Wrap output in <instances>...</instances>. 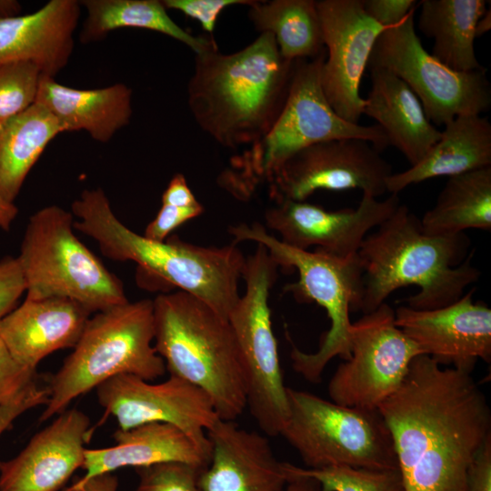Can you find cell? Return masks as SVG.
Segmentation results:
<instances>
[{
  "mask_svg": "<svg viewBox=\"0 0 491 491\" xmlns=\"http://www.w3.org/2000/svg\"><path fill=\"white\" fill-rule=\"evenodd\" d=\"M377 409L406 491H466L467 468L491 437V409L471 373L418 355Z\"/></svg>",
  "mask_w": 491,
  "mask_h": 491,
  "instance_id": "1",
  "label": "cell"
},
{
  "mask_svg": "<svg viewBox=\"0 0 491 491\" xmlns=\"http://www.w3.org/2000/svg\"><path fill=\"white\" fill-rule=\"evenodd\" d=\"M295 64L282 57L270 33L233 54L220 53L217 45L196 54L187 85L195 123L223 146L255 144L281 114Z\"/></svg>",
  "mask_w": 491,
  "mask_h": 491,
  "instance_id": "2",
  "label": "cell"
},
{
  "mask_svg": "<svg viewBox=\"0 0 491 491\" xmlns=\"http://www.w3.org/2000/svg\"><path fill=\"white\" fill-rule=\"evenodd\" d=\"M369 233L357 252L363 268L360 311L376 310L396 290L416 286L406 299L416 310H434L457 301L481 272L472 265L474 250L465 233L426 234L420 219L400 204Z\"/></svg>",
  "mask_w": 491,
  "mask_h": 491,
  "instance_id": "3",
  "label": "cell"
},
{
  "mask_svg": "<svg viewBox=\"0 0 491 491\" xmlns=\"http://www.w3.org/2000/svg\"><path fill=\"white\" fill-rule=\"evenodd\" d=\"M75 229L92 237L102 254L115 261H133L149 287H177L205 303L228 320L236 304L246 258L235 243L205 247L177 236L163 242L126 227L113 212L101 188L85 189L72 204Z\"/></svg>",
  "mask_w": 491,
  "mask_h": 491,
  "instance_id": "4",
  "label": "cell"
},
{
  "mask_svg": "<svg viewBox=\"0 0 491 491\" xmlns=\"http://www.w3.org/2000/svg\"><path fill=\"white\" fill-rule=\"evenodd\" d=\"M154 347L171 376L202 389L220 419L235 421L246 408L244 376L227 319L183 291L153 300Z\"/></svg>",
  "mask_w": 491,
  "mask_h": 491,
  "instance_id": "5",
  "label": "cell"
},
{
  "mask_svg": "<svg viewBox=\"0 0 491 491\" xmlns=\"http://www.w3.org/2000/svg\"><path fill=\"white\" fill-rule=\"evenodd\" d=\"M325 58L326 49L315 58L296 61L289 94L278 118L263 138L234 156L219 175L218 184L235 197L249 198L293 155L316 143L359 138L371 142L380 152L388 146L377 125L350 123L332 108L321 84Z\"/></svg>",
  "mask_w": 491,
  "mask_h": 491,
  "instance_id": "6",
  "label": "cell"
},
{
  "mask_svg": "<svg viewBox=\"0 0 491 491\" xmlns=\"http://www.w3.org/2000/svg\"><path fill=\"white\" fill-rule=\"evenodd\" d=\"M154 335L153 300L127 301L90 317L73 352L49 380L39 421L62 413L75 398L114 376L153 381L164 376L166 368L154 347Z\"/></svg>",
  "mask_w": 491,
  "mask_h": 491,
  "instance_id": "7",
  "label": "cell"
},
{
  "mask_svg": "<svg viewBox=\"0 0 491 491\" xmlns=\"http://www.w3.org/2000/svg\"><path fill=\"white\" fill-rule=\"evenodd\" d=\"M234 243L253 241L266 247L278 266L295 268L299 279L284 288L299 302H316L330 320L319 347L313 353L297 348L292 342L290 358L294 370L306 380L317 384L327 364L339 356H350L351 326L349 315L360 311L363 296V268L357 253L339 257L321 249L314 252L292 247L269 235L257 223L229 227Z\"/></svg>",
  "mask_w": 491,
  "mask_h": 491,
  "instance_id": "8",
  "label": "cell"
},
{
  "mask_svg": "<svg viewBox=\"0 0 491 491\" xmlns=\"http://www.w3.org/2000/svg\"><path fill=\"white\" fill-rule=\"evenodd\" d=\"M73 214L45 206L29 218L16 257L27 299L64 297L89 312L128 301L121 281L74 233Z\"/></svg>",
  "mask_w": 491,
  "mask_h": 491,
  "instance_id": "9",
  "label": "cell"
},
{
  "mask_svg": "<svg viewBox=\"0 0 491 491\" xmlns=\"http://www.w3.org/2000/svg\"><path fill=\"white\" fill-rule=\"evenodd\" d=\"M289 415L279 436L305 467L398 469L393 440L378 409L347 407L287 387Z\"/></svg>",
  "mask_w": 491,
  "mask_h": 491,
  "instance_id": "10",
  "label": "cell"
},
{
  "mask_svg": "<svg viewBox=\"0 0 491 491\" xmlns=\"http://www.w3.org/2000/svg\"><path fill=\"white\" fill-rule=\"evenodd\" d=\"M277 268L266 247L257 244L245 260L246 291L228 316L240 355L246 407L268 436H279L289 415L287 386L268 305Z\"/></svg>",
  "mask_w": 491,
  "mask_h": 491,
  "instance_id": "11",
  "label": "cell"
},
{
  "mask_svg": "<svg viewBox=\"0 0 491 491\" xmlns=\"http://www.w3.org/2000/svg\"><path fill=\"white\" fill-rule=\"evenodd\" d=\"M414 11L379 35L367 68H383L403 80L434 125L486 112L491 106L486 69L457 72L427 53L415 30Z\"/></svg>",
  "mask_w": 491,
  "mask_h": 491,
  "instance_id": "12",
  "label": "cell"
},
{
  "mask_svg": "<svg viewBox=\"0 0 491 491\" xmlns=\"http://www.w3.org/2000/svg\"><path fill=\"white\" fill-rule=\"evenodd\" d=\"M424 355L395 322L386 303L351 326L350 356L327 386L330 400L347 407L377 409L403 382L412 360Z\"/></svg>",
  "mask_w": 491,
  "mask_h": 491,
  "instance_id": "13",
  "label": "cell"
},
{
  "mask_svg": "<svg viewBox=\"0 0 491 491\" xmlns=\"http://www.w3.org/2000/svg\"><path fill=\"white\" fill-rule=\"evenodd\" d=\"M369 141L341 138L303 148L286 160L269 182L275 201H305L317 190L360 189L378 198L387 193L392 165Z\"/></svg>",
  "mask_w": 491,
  "mask_h": 491,
  "instance_id": "14",
  "label": "cell"
},
{
  "mask_svg": "<svg viewBox=\"0 0 491 491\" xmlns=\"http://www.w3.org/2000/svg\"><path fill=\"white\" fill-rule=\"evenodd\" d=\"M95 389L105 410L104 419L113 416L122 430L165 423L210 446L206 431L220 419L211 398L202 389L175 376L153 384L135 376L119 375Z\"/></svg>",
  "mask_w": 491,
  "mask_h": 491,
  "instance_id": "15",
  "label": "cell"
},
{
  "mask_svg": "<svg viewBox=\"0 0 491 491\" xmlns=\"http://www.w3.org/2000/svg\"><path fill=\"white\" fill-rule=\"evenodd\" d=\"M316 9L326 49L323 91L339 116L358 124L364 105L361 80L374 45L386 28L368 16L361 0H319Z\"/></svg>",
  "mask_w": 491,
  "mask_h": 491,
  "instance_id": "16",
  "label": "cell"
},
{
  "mask_svg": "<svg viewBox=\"0 0 491 491\" xmlns=\"http://www.w3.org/2000/svg\"><path fill=\"white\" fill-rule=\"evenodd\" d=\"M400 204L397 194L383 200L363 194L356 208L333 212L306 201L284 199L266 211L265 221L287 246L302 250L315 246L331 255L348 257L358 252L370 231Z\"/></svg>",
  "mask_w": 491,
  "mask_h": 491,
  "instance_id": "17",
  "label": "cell"
},
{
  "mask_svg": "<svg viewBox=\"0 0 491 491\" xmlns=\"http://www.w3.org/2000/svg\"><path fill=\"white\" fill-rule=\"evenodd\" d=\"M474 293L434 310L401 306L395 310L396 325L439 365L471 373L478 359L491 360V309L475 303Z\"/></svg>",
  "mask_w": 491,
  "mask_h": 491,
  "instance_id": "18",
  "label": "cell"
},
{
  "mask_svg": "<svg viewBox=\"0 0 491 491\" xmlns=\"http://www.w3.org/2000/svg\"><path fill=\"white\" fill-rule=\"evenodd\" d=\"M90 419L71 408L35 434L13 459L0 466V491H59L82 468Z\"/></svg>",
  "mask_w": 491,
  "mask_h": 491,
  "instance_id": "19",
  "label": "cell"
},
{
  "mask_svg": "<svg viewBox=\"0 0 491 491\" xmlns=\"http://www.w3.org/2000/svg\"><path fill=\"white\" fill-rule=\"evenodd\" d=\"M206 435L211 454L198 476L203 491H279L286 484L285 462L276 458L266 436L224 419Z\"/></svg>",
  "mask_w": 491,
  "mask_h": 491,
  "instance_id": "20",
  "label": "cell"
},
{
  "mask_svg": "<svg viewBox=\"0 0 491 491\" xmlns=\"http://www.w3.org/2000/svg\"><path fill=\"white\" fill-rule=\"evenodd\" d=\"M80 14L76 0H51L31 14L0 15V65L31 62L55 77L69 62Z\"/></svg>",
  "mask_w": 491,
  "mask_h": 491,
  "instance_id": "21",
  "label": "cell"
},
{
  "mask_svg": "<svg viewBox=\"0 0 491 491\" xmlns=\"http://www.w3.org/2000/svg\"><path fill=\"white\" fill-rule=\"evenodd\" d=\"M91 314L68 298H25L0 321V339L18 363L35 369L51 353L74 348Z\"/></svg>",
  "mask_w": 491,
  "mask_h": 491,
  "instance_id": "22",
  "label": "cell"
},
{
  "mask_svg": "<svg viewBox=\"0 0 491 491\" xmlns=\"http://www.w3.org/2000/svg\"><path fill=\"white\" fill-rule=\"evenodd\" d=\"M113 446L85 449L81 479L113 473L132 466L145 467L162 463H183L199 469L210 459L211 445L205 446L175 426L147 423L113 434Z\"/></svg>",
  "mask_w": 491,
  "mask_h": 491,
  "instance_id": "23",
  "label": "cell"
},
{
  "mask_svg": "<svg viewBox=\"0 0 491 491\" xmlns=\"http://www.w3.org/2000/svg\"><path fill=\"white\" fill-rule=\"evenodd\" d=\"M369 69L371 87L364 98L363 114L376 120L388 145L403 154L410 165L417 164L440 138L409 86L383 68Z\"/></svg>",
  "mask_w": 491,
  "mask_h": 491,
  "instance_id": "24",
  "label": "cell"
},
{
  "mask_svg": "<svg viewBox=\"0 0 491 491\" xmlns=\"http://www.w3.org/2000/svg\"><path fill=\"white\" fill-rule=\"evenodd\" d=\"M131 102L132 90L121 83L97 89H77L44 75L35 99L56 118L65 132L84 130L101 143L108 142L128 125Z\"/></svg>",
  "mask_w": 491,
  "mask_h": 491,
  "instance_id": "25",
  "label": "cell"
},
{
  "mask_svg": "<svg viewBox=\"0 0 491 491\" xmlns=\"http://www.w3.org/2000/svg\"><path fill=\"white\" fill-rule=\"evenodd\" d=\"M444 126L440 138L422 160L387 178V193L398 195L411 185L434 177L491 166V123L487 117L460 115Z\"/></svg>",
  "mask_w": 491,
  "mask_h": 491,
  "instance_id": "26",
  "label": "cell"
},
{
  "mask_svg": "<svg viewBox=\"0 0 491 491\" xmlns=\"http://www.w3.org/2000/svg\"><path fill=\"white\" fill-rule=\"evenodd\" d=\"M486 0H422L418 28L433 39L432 55L452 70L483 66L475 51L476 26L486 13Z\"/></svg>",
  "mask_w": 491,
  "mask_h": 491,
  "instance_id": "27",
  "label": "cell"
},
{
  "mask_svg": "<svg viewBox=\"0 0 491 491\" xmlns=\"http://www.w3.org/2000/svg\"><path fill=\"white\" fill-rule=\"evenodd\" d=\"M65 132L56 118L35 103L24 112L0 121V199L9 205L48 144Z\"/></svg>",
  "mask_w": 491,
  "mask_h": 491,
  "instance_id": "28",
  "label": "cell"
},
{
  "mask_svg": "<svg viewBox=\"0 0 491 491\" xmlns=\"http://www.w3.org/2000/svg\"><path fill=\"white\" fill-rule=\"evenodd\" d=\"M87 13L82 43L99 41L113 30L140 28L161 33L187 45L196 55L216 45L213 37L194 36L178 25L158 0H84Z\"/></svg>",
  "mask_w": 491,
  "mask_h": 491,
  "instance_id": "29",
  "label": "cell"
},
{
  "mask_svg": "<svg viewBox=\"0 0 491 491\" xmlns=\"http://www.w3.org/2000/svg\"><path fill=\"white\" fill-rule=\"evenodd\" d=\"M431 235L491 230V166L448 177L435 205L420 219Z\"/></svg>",
  "mask_w": 491,
  "mask_h": 491,
  "instance_id": "30",
  "label": "cell"
},
{
  "mask_svg": "<svg viewBox=\"0 0 491 491\" xmlns=\"http://www.w3.org/2000/svg\"><path fill=\"white\" fill-rule=\"evenodd\" d=\"M248 16L257 31L274 35L287 61L312 59L325 50L316 1H255Z\"/></svg>",
  "mask_w": 491,
  "mask_h": 491,
  "instance_id": "31",
  "label": "cell"
},
{
  "mask_svg": "<svg viewBox=\"0 0 491 491\" xmlns=\"http://www.w3.org/2000/svg\"><path fill=\"white\" fill-rule=\"evenodd\" d=\"M294 474L316 479L323 491H406L398 469L372 470L335 466L310 469L285 462Z\"/></svg>",
  "mask_w": 491,
  "mask_h": 491,
  "instance_id": "32",
  "label": "cell"
},
{
  "mask_svg": "<svg viewBox=\"0 0 491 491\" xmlns=\"http://www.w3.org/2000/svg\"><path fill=\"white\" fill-rule=\"evenodd\" d=\"M42 73L26 61L0 65V121L13 117L35 103Z\"/></svg>",
  "mask_w": 491,
  "mask_h": 491,
  "instance_id": "33",
  "label": "cell"
},
{
  "mask_svg": "<svg viewBox=\"0 0 491 491\" xmlns=\"http://www.w3.org/2000/svg\"><path fill=\"white\" fill-rule=\"evenodd\" d=\"M138 483L132 491H203L201 469L183 463H162L135 468Z\"/></svg>",
  "mask_w": 491,
  "mask_h": 491,
  "instance_id": "34",
  "label": "cell"
},
{
  "mask_svg": "<svg viewBox=\"0 0 491 491\" xmlns=\"http://www.w3.org/2000/svg\"><path fill=\"white\" fill-rule=\"evenodd\" d=\"M251 0H164L166 9H175L198 21L203 29L212 34L216 20L226 7L235 5H251Z\"/></svg>",
  "mask_w": 491,
  "mask_h": 491,
  "instance_id": "35",
  "label": "cell"
},
{
  "mask_svg": "<svg viewBox=\"0 0 491 491\" xmlns=\"http://www.w3.org/2000/svg\"><path fill=\"white\" fill-rule=\"evenodd\" d=\"M35 369L18 363L0 339V406L35 381Z\"/></svg>",
  "mask_w": 491,
  "mask_h": 491,
  "instance_id": "36",
  "label": "cell"
},
{
  "mask_svg": "<svg viewBox=\"0 0 491 491\" xmlns=\"http://www.w3.org/2000/svg\"><path fill=\"white\" fill-rule=\"evenodd\" d=\"M204 212L201 204L190 207H176L162 205L155 217L146 225L145 234L146 238L163 242L177 227L200 215Z\"/></svg>",
  "mask_w": 491,
  "mask_h": 491,
  "instance_id": "37",
  "label": "cell"
},
{
  "mask_svg": "<svg viewBox=\"0 0 491 491\" xmlns=\"http://www.w3.org/2000/svg\"><path fill=\"white\" fill-rule=\"evenodd\" d=\"M25 283L16 257L0 260V321L14 308L23 293Z\"/></svg>",
  "mask_w": 491,
  "mask_h": 491,
  "instance_id": "38",
  "label": "cell"
},
{
  "mask_svg": "<svg viewBox=\"0 0 491 491\" xmlns=\"http://www.w3.org/2000/svg\"><path fill=\"white\" fill-rule=\"evenodd\" d=\"M49 397L47 387L36 381L22 390L15 397L0 406V436L12 427L14 421L27 410L37 406H45ZM0 461V466H1Z\"/></svg>",
  "mask_w": 491,
  "mask_h": 491,
  "instance_id": "39",
  "label": "cell"
},
{
  "mask_svg": "<svg viewBox=\"0 0 491 491\" xmlns=\"http://www.w3.org/2000/svg\"><path fill=\"white\" fill-rule=\"evenodd\" d=\"M365 12L385 28L401 23L415 10L416 0H361Z\"/></svg>",
  "mask_w": 491,
  "mask_h": 491,
  "instance_id": "40",
  "label": "cell"
},
{
  "mask_svg": "<svg viewBox=\"0 0 491 491\" xmlns=\"http://www.w3.org/2000/svg\"><path fill=\"white\" fill-rule=\"evenodd\" d=\"M466 491H491V437L486 441L467 468Z\"/></svg>",
  "mask_w": 491,
  "mask_h": 491,
  "instance_id": "41",
  "label": "cell"
},
{
  "mask_svg": "<svg viewBox=\"0 0 491 491\" xmlns=\"http://www.w3.org/2000/svg\"><path fill=\"white\" fill-rule=\"evenodd\" d=\"M193 192L189 188L185 177L180 174H175L162 195V205H168L176 207H190L198 205Z\"/></svg>",
  "mask_w": 491,
  "mask_h": 491,
  "instance_id": "42",
  "label": "cell"
},
{
  "mask_svg": "<svg viewBox=\"0 0 491 491\" xmlns=\"http://www.w3.org/2000/svg\"><path fill=\"white\" fill-rule=\"evenodd\" d=\"M118 480L113 473H105L87 479H77L64 491H117Z\"/></svg>",
  "mask_w": 491,
  "mask_h": 491,
  "instance_id": "43",
  "label": "cell"
},
{
  "mask_svg": "<svg viewBox=\"0 0 491 491\" xmlns=\"http://www.w3.org/2000/svg\"><path fill=\"white\" fill-rule=\"evenodd\" d=\"M285 466V463H284ZM287 482L279 491H323L320 484L314 478L289 472L285 466Z\"/></svg>",
  "mask_w": 491,
  "mask_h": 491,
  "instance_id": "44",
  "label": "cell"
},
{
  "mask_svg": "<svg viewBox=\"0 0 491 491\" xmlns=\"http://www.w3.org/2000/svg\"><path fill=\"white\" fill-rule=\"evenodd\" d=\"M17 214L15 205H8L0 199V219L2 220L4 230H8L14 218Z\"/></svg>",
  "mask_w": 491,
  "mask_h": 491,
  "instance_id": "45",
  "label": "cell"
},
{
  "mask_svg": "<svg viewBox=\"0 0 491 491\" xmlns=\"http://www.w3.org/2000/svg\"><path fill=\"white\" fill-rule=\"evenodd\" d=\"M491 29V12L490 9L481 16L476 26V37H479Z\"/></svg>",
  "mask_w": 491,
  "mask_h": 491,
  "instance_id": "46",
  "label": "cell"
},
{
  "mask_svg": "<svg viewBox=\"0 0 491 491\" xmlns=\"http://www.w3.org/2000/svg\"><path fill=\"white\" fill-rule=\"evenodd\" d=\"M0 227L4 229L2 220L0 219Z\"/></svg>",
  "mask_w": 491,
  "mask_h": 491,
  "instance_id": "47",
  "label": "cell"
}]
</instances>
